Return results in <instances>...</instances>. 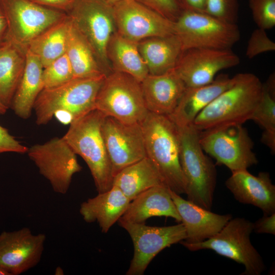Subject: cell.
Returning a JSON list of instances; mask_svg holds the SVG:
<instances>
[{
	"label": "cell",
	"instance_id": "cell-1",
	"mask_svg": "<svg viewBox=\"0 0 275 275\" xmlns=\"http://www.w3.org/2000/svg\"><path fill=\"white\" fill-rule=\"evenodd\" d=\"M106 75L73 78L59 86L43 89L33 107L38 125L56 118L64 124L95 109L96 98Z\"/></svg>",
	"mask_w": 275,
	"mask_h": 275
},
{
	"label": "cell",
	"instance_id": "cell-2",
	"mask_svg": "<svg viewBox=\"0 0 275 275\" xmlns=\"http://www.w3.org/2000/svg\"><path fill=\"white\" fill-rule=\"evenodd\" d=\"M233 84L196 117L193 125L203 131L230 124H242L251 118L262 93L263 84L255 74L238 73Z\"/></svg>",
	"mask_w": 275,
	"mask_h": 275
},
{
	"label": "cell",
	"instance_id": "cell-3",
	"mask_svg": "<svg viewBox=\"0 0 275 275\" xmlns=\"http://www.w3.org/2000/svg\"><path fill=\"white\" fill-rule=\"evenodd\" d=\"M140 124L147 157L155 166L164 184L178 195L185 194L186 183L180 163L177 127L168 116L150 112Z\"/></svg>",
	"mask_w": 275,
	"mask_h": 275
},
{
	"label": "cell",
	"instance_id": "cell-4",
	"mask_svg": "<svg viewBox=\"0 0 275 275\" xmlns=\"http://www.w3.org/2000/svg\"><path fill=\"white\" fill-rule=\"evenodd\" d=\"M105 116L96 109L74 120L63 139L87 164L98 193L109 190L114 175L111 160L102 134Z\"/></svg>",
	"mask_w": 275,
	"mask_h": 275
},
{
	"label": "cell",
	"instance_id": "cell-5",
	"mask_svg": "<svg viewBox=\"0 0 275 275\" xmlns=\"http://www.w3.org/2000/svg\"><path fill=\"white\" fill-rule=\"evenodd\" d=\"M180 163L186 183L187 200L210 210L216 183V170L199 142V130L193 124L178 127Z\"/></svg>",
	"mask_w": 275,
	"mask_h": 275
},
{
	"label": "cell",
	"instance_id": "cell-6",
	"mask_svg": "<svg viewBox=\"0 0 275 275\" xmlns=\"http://www.w3.org/2000/svg\"><path fill=\"white\" fill-rule=\"evenodd\" d=\"M254 223L243 217L231 218L213 236L200 242H180L191 251L208 249L243 265L241 274L260 275L266 270L264 261L250 240Z\"/></svg>",
	"mask_w": 275,
	"mask_h": 275
},
{
	"label": "cell",
	"instance_id": "cell-7",
	"mask_svg": "<svg viewBox=\"0 0 275 275\" xmlns=\"http://www.w3.org/2000/svg\"><path fill=\"white\" fill-rule=\"evenodd\" d=\"M95 109L127 124H141L149 112L141 82L115 71L105 76L96 98Z\"/></svg>",
	"mask_w": 275,
	"mask_h": 275
},
{
	"label": "cell",
	"instance_id": "cell-8",
	"mask_svg": "<svg viewBox=\"0 0 275 275\" xmlns=\"http://www.w3.org/2000/svg\"><path fill=\"white\" fill-rule=\"evenodd\" d=\"M174 34L179 38L183 51L191 48L231 49L240 38L236 23L193 11H182L174 22Z\"/></svg>",
	"mask_w": 275,
	"mask_h": 275
},
{
	"label": "cell",
	"instance_id": "cell-9",
	"mask_svg": "<svg viewBox=\"0 0 275 275\" xmlns=\"http://www.w3.org/2000/svg\"><path fill=\"white\" fill-rule=\"evenodd\" d=\"M199 142L206 153L232 172L247 170L258 162L253 151V142L242 124H226L200 131Z\"/></svg>",
	"mask_w": 275,
	"mask_h": 275
},
{
	"label": "cell",
	"instance_id": "cell-10",
	"mask_svg": "<svg viewBox=\"0 0 275 275\" xmlns=\"http://www.w3.org/2000/svg\"><path fill=\"white\" fill-rule=\"evenodd\" d=\"M67 14L91 46L106 75L113 71L106 55L108 41L116 31L113 6L102 0H76Z\"/></svg>",
	"mask_w": 275,
	"mask_h": 275
},
{
	"label": "cell",
	"instance_id": "cell-11",
	"mask_svg": "<svg viewBox=\"0 0 275 275\" xmlns=\"http://www.w3.org/2000/svg\"><path fill=\"white\" fill-rule=\"evenodd\" d=\"M0 7L7 21V38L25 49L35 38L67 16L31 0H0Z\"/></svg>",
	"mask_w": 275,
	"mask_h": 275
},
{
	"label": "cell",
	"instance_id": "cell-12",
	"mask_svg": "<svg viewBox=\"0 0 275 275\" xmlns=\"http://www.w3.org/2000/svg\"><path fill=\"white\" fill-rule=\"evenodd\" d=\"M26 153L40 174L59 194L68 192L73 175L82 169L76 154L63 137H54L43 144L34 145L28 148Z\"/></svg>",
	"mask_w": 275,
	"mask_h": 275
},
{
	"label": "cell",
	"instance_id": "cell-13",
	"mask_svg": "<svg viewBox=\"0 0 275 275\" xmlns=\"http://www.w3.org/2000/svg\"><path fill=\"white\" fill-rule=\"evenodd\" d=\"M119 225L129 235L133 246V255L126 274L143 275L148 266L162 250L180 242L186 237L182 223L156 227L145 223L119 221Z\"/></svg>",
	"mask_w": 275,
	"mask_h": 275
},
{
	"label": "cell",
	"instance_id": "cell-14",
	"mask_svg": "<svg viewBox=\"0 0 275 275\" xmlns=\"http://www.w3.org/2000/svg\"><path fill=\"white\" fill-rule=\"evenodd\" d=\"M113 7L116 31L130 40L174 34V22L135 0H121Z\"/></svg>",
	"mask_w": 275,
	"mask_h": 275
},
{
	"label": "cell",
	"instance_id": "cell-15",
	"mask_svg": "<svg viewBox=\"0 0 275 275\" xmlns=\"http://www.w3.org/2000/svg\"><path fill=\"white\" fill-rule=\"evenodd\" d=\"M101 131L114 177L124 168L147 156L140 124L125 123L105 116Z\"/></svg>",
	"mask_w": 275,
	"mask_h": 275
},
{
	"label": "cell",
	"instance_id": "cell-16",
	"mask_svg": "<svg viewBox=\"0 0 275 275\" xmlns=\"http://www.w3.org/2000/svg\"><path fill=\"white\" fill-rule=\"evenodd\" d=\"M239 63L231 49L191 48L182 51L174 70L186 87H194L212 82L218 72Z\"/></svg>",
	"mask_w": 275,
	"mask_h": 275
},
{
	"label": "cell",
	"instance_id": "cell-17",
	"mask_svg": "<svg viewBox=\"0 0 275 275\" xmlns=\"http://www.w3.org/2000/svg\"><path fill=\"white\" fill-rule=\"evenodd\" d=\"M46 236L34 234L23 227L0 233V268L9 275H19L35 267L40 261Z\"/></svg>",
	"mask_w": 275,
	"mask_h": 275
},
{
	"label": "cell",
	"instance_id": "cell-18",
	"mask_svg": "<svg viewBox=\"0 0 275 275\" xmlns=\"http://www.w3.org/2000/svg\"><path fill=\"white\" fill-rule=\"evenodd\" d=\"M170 195L181 217L186 237L180 242L195 243L217 234L232 218L231 214H218L182 198L170 190Z\"/></svg>",
	"mask_w": 275,
	"mask_h": 275
},
{
	"label": "cell",
	"instance_id": "cell-19",
	"mask_svg": "<svg viewBox=\"0 0 275 275\" xmlns=\"http://www.w3.org/2000/svg\"><path fill=\"white\" fill-rule=\"evenodd\" d=\"M225 184L239 202L255 206L264 214L275 213V186L268 173L261 172L256 176L247 170L233 172Z\"/></svg>",
	"mask_w": 275,
	"mask_h": 275
},
{
	"label": "cell",
	"instance_id": "cell-20",
	"mask_svg": "<svg viewBox=\"0 0 275 275\" xmlns=\"http://www.w3.org/2000/svg\"><path fill=\"white\" fill-rule=\"evenodd\" d=\"M141 85L149 112L169 116L171 114L186 87L174 69L162 74H148Z\"/></svg>",
	"mask_w": 275,
	"mask_h": 275
},
{
	"label": "cell",
	"instance_id": "cell-21",
	"mask_svg": "<svg viewBox=\"0 0 275 275\" xmlns=\"http://www.w3.org/2000/svg\"><path fill=\"white\" fill-rule=\"evenodd\" d=\"M234 77L222 74L207 84L186 87L173 113L168 116L178 127L193 124L197 115L233 83Z\"/></svg>",
	"mask_w": 275,
	"mask_h": 275
},
{
	"label": "cell",
	"instance_id": "cell-22",
	"mask_svg": "<svg viewBox=\"0 0 275 275\" xmlns=\"http://www.w3.org/2000/svg\"><path fill=\"white\" fill-rule=\"evenodd\" d=\"M170 190L165 186L159 185L142 192L130 202L126 210L119 221L145 223L152 217L165 216L181 222V217L172 199Z\"/></svg>",
	"mask_w": 275,
	"mask_h": 275
},
{
	"label": "cell",
	"instance_id": "cell-23",
	"mask_svg": "<svg viewBox=\"0 0 275 275\" xmlns=\"http://www.w3.org/2000/svg\"><path fill=\"white\" fill-rule=\"evenodd\" d=\"M130 200L115 185L83 202L79 213L87 223L97 222L102 232L107 233L126 210Z\"/></svg>",
	"mask_w": 275,
	"mask_h": 275
},
{
	"label": "cell",
	"instance_id": "cell-24",
	"mask_svg": "<svg viewBox=\"0 0 275 275\" xmlns=\"http://www.w3.org/2000/svg\"><path fill=\"white\" fill-rule=\"evenodd\" d=\"M138 46L151 75H160L174 69L183 51L175 34L147 38L139 41Z\"/></svg>",
	"mask_w": 275,
	"mask_h": 275
},
{
	"label": "cell",
	"instance_id": "cell-25",
	"mask_svg": "<svg viewBox=\"0 0 275 275\" xmlns=\"http://www.w3.org/2000/svg\"><path fill=\"white\" fill-rule=\"evenodd\" d=\"M43 69L39 59L26 49L23 73L10 107L21 119H27L31 116L35 102L44 88Z\"/></svg>",
	"mask_w": 275,
	"mask_h": 275
},
{
	"label": "cell",
	"instance_id": "cell-26",
	"mask_svg": "<svg viewBox=\"0 0 275 275\" xmlns=\"http://www.w3.org/2000/svg\"><path fill=\"white\" fill-rule=\"evenodd\" d=\"M26 52L8 38L0 45V102L8 109L23 73Z\"/></svg>",
	"mask_w": 275,
	"mask_h": 275
},
{
	"label": "cell",
	"instance_id": "cell-27",
	"mask_svg": "<svg viewBox=\"0 0 275 275\" xmlns=\"http://www.w3.org/2000/svg\"><path fill=\"white\" fill-rule=\"evenodd\" d=\"M106 55L113 71L128 74L140 82L149 74L139 50L138 42L123 36L117 31L108 41Z\"/></svg>",
	"mask_w": 275,
	"mask_h": 275
},
{
	"label": "cell",
	"instance_id": "cell-28",
	"mask_svg": "<svg viewBox=\"0 0 275 275\" xmlns=\"http://www.w3.org/2000/svg\"><path fill=\"white\" fill-rule=\"evenodd\" d=\"M113 185L119 188L130 201L152 187L166 186L155 166L147 156L118 173L114 177Z\"/></svg>",
	"mask_w": 275,
	"mask_h": 275
},
{
	"label": "cell",
	"instance_id": "cell-29",
	"mask_svg": "<svg viewBox=\"0 0 275 275\" xmlns=\"http://www.w3.org/2000/svg\"><path fill=\"white\" fill-rule=\"evenodd\" d=\"M65 54L71 64L74 78L106 75L91 46L71 21Z\"/></svg>",
	"mask_w": 275,
	"mask_h": 275
},
{
	"label": "cell",
	"instance_id": "cell-30",
	"mask_svg": "<svg viewBox=\"0 0 275 275\" xmlns=\"http://www.w3.org/2000/svg\"><path fill=\"white\" fill-rule=\"evenodd\" d=\"M71 21L67 16L35 38L27 50L40 61L43 67L66 52Z\"/></svg>",
	"mask_w": 275,
	"mask_h": 275
},
{
	"label": "cell",
	"instance_id": "cell-31",
	"mask_svg": "<svg viewBox=\"0 0 275 275\" xmlns=\"http://www.w3.org/2000/svg\"><path fill=\"white\" fill-rule=\"evenodd\" d=\"M274 75H271L266 82L263 84L260 100L251 120L259 124L263 129L261 142L275 152V81Z\"/></svg>",
	"mask_w": 275,
	"mask_h": 275
},
{
	"label": "cell",
	"instance_id": "cell-32",
	"mask_svg": "<svg viewBox=\"0 0 275 275\" xmlns=\"http://www.w3.org/2000/svg\"><path fill=\"white\" fill-rule=\"evenodd\" d=\"M73 78V70L65 53L43 69V89L59 86Z\"/></svg>",
	"mask_w": 275,
	"mask_h": 275
},
{
	"label": "cell",
	"instance_id": "cell-33",
	"mask_svg": "<svg viewBox=\"0 0 275 275\" xmlns=\"http://www.w3.org/2000/svg\"><path fill=\"white\" fill-rule=\"evenodd\" d=\"M253 19L258 28L266 30L275 25V0H249Z\"/></svg>",
	"mask_w": 275,
	"mask_h": 275
},
{
	"label": "cell",
	"instance_id": "cell-34",
	"mask_svg": "<svg viewBox=\"0 0 275 275\" xmlns=\"http://www.w3.org/2000/svg\"><path fill=\"white\" fill-rule=\"evenodd\" d=\"M238 11V0H206L204 13L228 22L236 23Z\"/></svg>",
	"mask_w": 275,
	"mask_h": 275
},
{
	"label": "cell",
	"instance_id": "cell-35",
	"mask_svg": "<svg viewBox=\"0 0 275 275\" xmlns=\"http://www.w3.org/2000/svg\"><path fill=\"white\" fill-rule=\"evenodd\" d=\"M274 50L275 43L267 36L266 30L258 28L249 39L245 56L251 59L261 53Z\"/></svg>",
	"mask_w": 275,
	"mask_h": 275
},
{
	"label": "cell",
	"instance_id": "cell-36",
	"mask_svg": "<svg viewBox=\"0 0 275 275\" xmlns=\"http://www.w3.org/2000/svg\"><path fill=\"white\" fill-rule=\"evenodd\" d=\"M175 22L183 11L177 0H135Z\"/></svg>",
	"mask_w": 275,
	"mask_h": 275
},
{
	"label": "cell",
	"instance_id": "cell-37",
	"mask_svg": "<svg viewBox=\"0 0 275 275\" xmlns=\"http://www.w3.org/2000/svg\"><path fill=\"white\" fill-rule=\"evenodd\" d=\"M28 150V147L21 144L9 133L7 129L0 125V154L6 152L24 154Z\"/></svg>",
	"mask_w": 275,
	"mask_h": 275
},
{
	"label": "cell",
	"instance_id": "cell-38",
	"mask_svg": "<svg viewBox=\"0 0 275 275\" xmlns=\"http://www.w3.org/2000/svg\"><path fill=\"white\" fill-rule=\"evenodd\" d=\"M255 232L258 234H275V213L264 214L254 223Z\"/></svg>",
	"mask_w": 275,
	"mask_h": 275
},
{
	"label": "cell",
	"instance_id": "cell-39",
	"mask_svg": "<svg viewBox=\"0 0 275 275\" xmlns=\"http://www.w3.org/2000/svg\"><path fill=\"white\" fill-rule=\"evenodd\" d=\"M43 6L67 13L76 0H31Z\"/></svg>",
	"mask_w": 275,
	"mask_h": 275
},
{
	"label": "cell",
	"instance_id": "cell-40",
	"mask_svg": "<svg viewBox=\"0 0 275 275\" xmlns=\"http://www.w3.org/2000/svg\"><path fill=\"white\" fill-rule=\"evenodd\" d=\"M183 11L204 12L206 0H177Z\"/></svg>",
	"mask_w": 275,
	"mask_h": 275
},
{
	"label": "cell",
	"instance_id": "cell-41",
	"mask_svg": "<svg viewBox=\"0 0 275 275\" xmlns=\"http://www.w3.org/2000/svg\"><path fill=\"white\" fill-rule=\"evenodd\" d=\"M8 32L7 19L0 7V45L7 39Z\"/></svg>",
	"mask_w": 275,
	"mask_h": 275
},
{
	"label": "cell",
	"instance_id": "cell-42",
	"mask_svg": "<svg viewBox=\"0 0 275 275\" xmlns=\"http://www.w3.org/2000/svg\"><path fill=\"white\" fill-rule=\"evenodd\" d=\"M8 109V107H7L6 106L3 104L1 102H0V115L5 114L7 112Z\"/></svg>",
	"mask_w": 275,
	"mask_h": 275
},
{
	"label": "cell",
	"instance_id": "cell-43",
	"mask_svg": "<svg viewBox=\"0 0 275 275\" xmlns=\"http://www.w3.org/2000/svg\"><path fill=\"white\" fill-rule=\"evenodd\" d=\"M107 4L111 5L114 6L115 4L118 3V2L121 1V0H102Z\"/></svg>",
	"mask_w": 275,
	"mask_h": 275
},
{
	"label": "cell",
	"instance_id": "cell-44",
	"mask_svg": "<svg viewBox=\"0 0 275 275\" xmlns=\"http://www.w3.org/2000/svg\"><path fill=\"white\" fill-rule=\"evenodd\" d=\"M0 275H9L4 270L0 268Z\"/></svg>",
	"mask_w": 275,
	"mask_h": 275
}]
</instances>
